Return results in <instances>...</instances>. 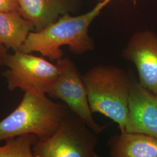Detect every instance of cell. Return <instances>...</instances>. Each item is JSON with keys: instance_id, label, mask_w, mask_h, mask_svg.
Masks as SVG:
<instances>
[{"instance_id": "30bf717a", "label": "cell", "mask_w": 157, "mask_h": 157, "mask_svg": "<svg viewBox=\"0 0 157 157\" xmlns=\"http://www.w3.org/2000/svg\"><path fill=\"white\" fill-rule=\"evenodd\" d=\"M112 157H157V139L140 133L121 132L108 141Z\"/></svg>"}, {"instance_id": "5b68a950", "label": "cell", "mask_w": 157, "mask_h": 157, "mask_svg": "<svg viewBox=\"0 0 157 157\" xmlns=\"http://www.w3.org/2000/svg\"><path fill=\"white\" fill-rule=\"evenodd\" d=\"M5 66L8 69L2 73L10 91L21 89L46 94L59 75L56 63L43 56H33L21 51L8 54Z\"/></svg>"}, {"instance_id": "4fadbf2b", "label": "cell", "mask_w": 157, "mask_h": 157, "mask_svg": "<svg viewBox=\"0 0 157 157\" xmlns=\"http://www.w3.org/2000/svg\"><path fill=\"white\" fill-rule=\"evenodd\" d=\"M19 12L18 0H0V12Z\"/></svg>"}, {"instance_id": "5bb4252c", "label": "cell", "mask_w": 157, "mask_h": 157, "mask_svg": "<svg viewBox=\"0 0 157 157\" xmlns=\"http://www.w3.org/2000/svg\"><path fill=\"white\" fill-rule=\"evenodd\" d=\"M8 49L1 43H0V67L5 66L6 58L8 54Z\"/></svg>"}, {"instance_id": "8fae6325", "label": "cell", "mask_w": 157, "mask_h": 157, "mask_svg": "<svg viewBox=\"0 0 157 157\" xmlns=\"http://www.w3.org/2000/svg\"><path fill=\"white\" fill-rule=\"evenodd\" d=\"M33 30L32 23L19 12H0V43L8 50L20 51L29 34Z\"/></svg>"}, {"instance_id": "9c48e42d", "label": "cell", "mask_w": 157, "mask_h": 157, "mask_svg": "<svg viewBox=\"0 0 157 157\" xmlns=\"http://www.w3.org/2000/svg\"><path fill=\"white\" fill-rule=\"evenodd\" d=\"M19 12L39 31L73 9L72 0H18Z\"/></svg>"}, {"instance_id": "6da1fadb", "label": "cell", "mask_w": 157, "mask_h": 157, "mask_svg": "<svg viewBox=\"0 0 157 157\" xmlns=\"http://www.w3.org/2000/svg\"><path fill=\"white\" fill-rule=\"evenodd\" d=\"M112 0L99 1L90 11L77 17L69 13L60 17L55 22L39 31L31 32L20 51L39 52L51 61L56 62L63 57L61 47L68 46L76 55H82L94 48L89 29L93 21Z\"/></svg>"}, {"instance_id": "7a4b0ae2", "label": "cell", "mask_w": 157, "mask_h": 157, "mask_svg": "<svg viewBox=\"0 0 157 157\" xmlns=\"http://www.w3.org/2000/svg\"><path fill=\"white\" fill-rule=\"evenodd\" d=\"M70 111L64 103L54 102L46 94L25 91L15 109L0 121V142L28 134L45 139Z\"/></svg>"}, {"instance_id": "3957f363", "label": "cell", "mask_w": 157, "mask_h": 157, "mask_svg": "<svg viewBox=\"0 0 157 157\" xmlns=\"http://www.w3.org/2000/svg\"><path fill=\"white\" fill-rule=\"evenodd\" d=\"M90 109L118 124L124 132L128 115L129 75L113 65H99L82 75Z\"/></svg>"}, {"instance_id": "52a82bcc", "label": "cell", "mask_w": 157, "mask_h": 157, "mask_svg": "<svg viewBox=\"0 0 157 157\" xmlns=\"http://www.w3.org/2000/svg\"><path fill=\"white\" fill-rule=\"evenodd\" d=\"M122 56L135 65L141 85L157 95V34L150 30L133 34Z\"/></svg>"}, {"instance_id": "2e32d148", "label": "cell", "mask_w": 157, "mask_h": 157, "mask_svg": "<svg viewBox=\"0 0 157 157\" xmlns=\"http://www.w3.org/2000/svg\"><path fill=\"white\" fill-rule=\"evenodd\" d=\"M99 1H103V0H98Z\"/></svg>"}, {"instance_id": "277c9868", "label": "cell", "mask_w": 157, "mask_h": 157, "mask_svg": "<svg viewBox=\"0 0 157 157\" xmlns=\"http://www.w3.org/2000/svg\"><path fill=\"white\" fill-rule=\"evenodd\" d=\"M97 135L71 111L50 137L36 142L34 157H98Z\"/></svg>"}, {"instance_id": "8992f818", "label": "cell", "mask_w": 157, "mask_h": 157, "mask_svg": "<svg viewBox=\"0 0 157 157\" xmlns=\"http://www.w3.org/2000/svg\"><path fill=\"white\" fill-rule=\"evenodd\" d=\"M56 63L59 75L46 94L51 98L62 101L97 135L102 133L108 124L100 125L94 119L84 82L75 62L68 57H63Z\"/></svg>"}, {"instance_id": "ba28073f", "label": "cell", "mask_w": 157, "mask_h": 157, "mask_svg": "<svg viewBox=\"0 0 157 157\" xmlns=\"http://www.w3.org/2000/svg\"><path fill=\"white\" fill-rule=\"evenodd\" d=\"M126 132L140 133L157 139V95L141 85L131 72Z\"/></svg>"}, {"instance_id": "9a60e30c", "label": "cell", "mask_w": 157, "mask_h": 157, "mask_svg": "<svg viewBox=\"0 0 157 157\" xmlns=\"http://www.w3.org/2000/svg\"><path fill=\"white\" fill-rule=\"evenodd\" d=\"M132 2H133V3L134 4V5L136 4V2H137V0H130Z\"/></svg>"}, {"instance_id": "7c38bea8", "label": "cell", "mask_w": 157, "mask_h": 157, "mask_svg": "<svg viewBox=\"0 0 157 157\" xmlns=\"http://www.w3.org/2000/svg\"><path fill=\"white\" fill-rule=\"evenodd\" d=\"M37 140L34 134L6 139L5 144L0 146V157H34L33 147Z\"/></svg>"}]
</instances>
